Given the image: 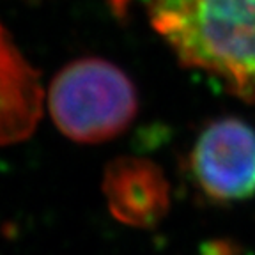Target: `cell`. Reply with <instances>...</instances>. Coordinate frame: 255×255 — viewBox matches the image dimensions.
Masks as SVG:
<instances>
[{
  "label": "cell",
  "mask_w": 255,
  "mask_h": 255,
  "mask_svg": "<svg viewBox=\"0 0 255 255\" xmlns=\"http://www.w3.org/2000/svg\"><path fill=\"white\" fill-rule=\"evenodd\" d=\"M147 9L183 66L255 101V0H147Z\"/></svg>",
  "instance_id": "6da1fadb"
},
{
  "label": "cell",
  "mask_w": 255,
  "mask_h": 255,
  "mask_svg": "<svg viewBox=\"0 0 255 255\" xmlns=\"http://www.w3.org/2000/svg\"><path fill=\"white\" fill-rule=\"evenodd\" d=\"M101 190L112 215L131 227H152L170 206V186L161 168L140 156L110 161Z\"/></svg>",
  "instance_id": "5b68a950"
},
{
  "label": "cell",
  "mask_w": 255,
  "mask_h": 255,
  "mask_svg": "<svg viewBox=\"0 0 255 255\" xmlns=\"http://www.w3.org/2000/svg\"><path fill=\"white\" fill-rule=\"evenodd\" d=\"M107 4L112 7V11L116 12V14L123 16L128 9V4H129V0H107Z\"/></svg>",
  "instance_id": "8992f818"
},
{
  "label": "cell",
  "mask_w": 255,
  "mask_h": 255,
  "mask_svg": "<svg viewBox=\"0 0 255 255\" xmlns=\"http://www.w3.org/2000/svg\"><path fill=\"white\" fill-rule=\"evenodd\" d=\"M50 117L66 138L101 143L116 138L133 123L138 94L131 78L100 57L66 64L52 78L46 94Z\"/></svg>",
  "instance_id": "7a4b0ae2"
},
{
  "label": "cell",
  "mask_w": 255,
  "mask_h": 255,
  "mask_svg": "<svg viewBox=\"0 0 255 255\" xmlns=\"http://www.w3.org/2000/svg\"><path fill=\"white\" fill-rule=\"evenodd\" d=\"M197 184L215 200L255 195V129L245 121L223 117L209 123L191 151Z\"/></svg>",
  "instance_id": "3957f363"
},
{
  "label": "cell",
  "mask_w": 255,
  "mask_h": 255,
  "mask_svg": "<svg viewBox=\"0 0 255 255\" xmlns=\"http://www.w3.org/2000/svg\"><path fill=\"white\" fill-rule=\"evenodd\" d=\"M43 107L39 73L0 21V147L30 138L39 126Z\"/></svg>",
  "instance_id": "277c9868"
}]
</instances>
